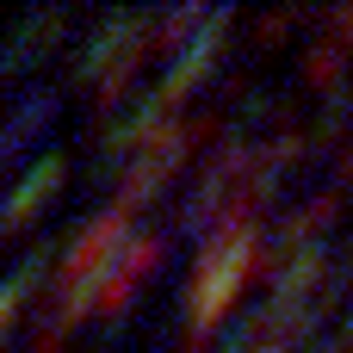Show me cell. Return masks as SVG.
Listing matches in <instances>:
<instances>
[{
	"label": "cell",
	"mask_w": 353,
	"mask_h": 353,
	"mask_svg": "<svg viewBox=\"0 0 353 353\" xmlns=\"http://www.w3.org/2000/svg\"><path fill=\"white\" fill-rule=\"evenodd\" d=\"M124 223H130V211H124V205H118V211H99V217H93V223L74 236V248L62 254V273H68V279H81V273H93L105 254L118 261V248H112V242L124 236Z\"/></svg>",
	"instance_id": "cell-2"
},
{
	"label": "cell",
	"mask_w": 353,
	"mask_h": 353,
	"mask_svg": "<svg viewBox=\"0 0 353 353\" xmlns=\"http://www.w3.org/2000/svg\"><path fill=\"white\" fill-rule=\"evenodd\" d=\"M261 267H267L261 230H254V223L223 230V236L211 242V254L199 261V279H192V335H199L205 323H217V316L261 279Z\"/></svg>",
	"instance_id": "cell-1"
},
{
	"label": "cell",
	"mask_w": 353,
	"mask_h": 353,
	"mask_svg": "<svg viewBox=\"0 0 353 353\" xmlns=\"http://www.w3.org/2000/svg\"><path fill=\"white\" fill-rule=\"evenodd\" d=\"M62 180V155H50V161H37V174L19 186V205H6V217H0V230H12V223H31L37 211H43V192Z\"/></svg>",
	"instance_id": "cell-4"
},
{
	"label": "cell",
	"mask_w": 353,
	"mask_h": 353,
	"mask_svg": "<svg viewBox=\"0 0 353 353\" xmlns=\"http://www.w3.org/2000/svg\"><path fill=\"white\" fill-rule=\"evenodd\" d=\"M155 261H161V236H143V242H130L124 267H118V273H105V285H99L93 310H124V304H130V292L149 279V267H155Z\"/></svg>",
	"instance_id": "cell-3"
}]
</instances>
